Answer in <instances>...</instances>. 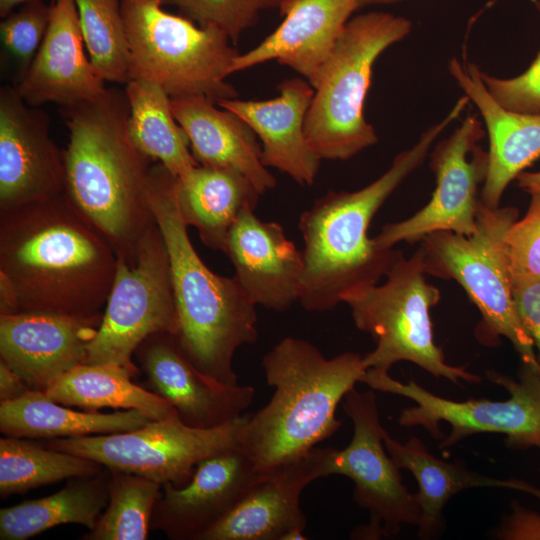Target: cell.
I'll return each instance as SVG.
<instances>
[{
  "label": "cell",
  "instance_id": "6da1fadb",
  "mask_svg": "<svg viewBox=\"0 0 540 540\" xmlns=\"http://www.w3.org/2000/svg\"><path fill=\"white\" fill-rule=\"evenodd\" d=\"M117 263L65 193L0 212V276L13 288L18 312L103 313Z\"/></svg>",
  "mask_w": 540,
  "mask_h": 540
},
{
  "label": "cell",
  "instance_id": "7a4b0ae2",
  "mask_svg": "<svg viewBox=\"0 0 540 540\" xmlns=\"http://www.w3.org/2000/svg\"><path fill=\"white\" fill-rule=\"evenodd\" d=\"M69 131L65 194L105 237L117 257L133 262L155 224L148 188L153 161L134 144L125 91L61 107Z\"/></svg>",
  "mask_w": 540,
  "mask_h": 540
},
{
  "label": "cell",
  "instance_id": "3957f363",
  "mask_svg": "<svg viewBox=\"0 0 540 540\" xmlns=\"http://www.w3.org/2000/svg\"><path fill=\"white\" fill-rule=\"evenodd\" d=\"M464 95L417 143L399 153L376 180L356 191H329L301 213L304 240L299 302L310 312L341 303L353 289L378 284L402 251L379 248L368 236L369 225L384 202L426 158L438 136L464 111Z\"/></svg>",
  "mask_w": 540,
  "mask_h": 540
},
{
  "label": "cell",
  "instance_id": "277c9868",
  "mask_svg": "<svg viewBox=\"0 0 540 540\" xmlns=\"http://www.w3.org/2000/svg\"><path fill=\"white\" fill-rule=\"evenodd\" d=\"M271 400L248 414L238 446L258 471L295 460L341 426L336 410L366 372L363 356L347 351L326 358L312 343L295 337L279 341L263 357Z\"/></svg>",
  "mask_w": 540,
  "mask_h": 540
},
{
  "label": "cell",
  "instance_id": "5b68a950",
  "mask_svg": "<svg viewBox=\"0 0 540 540\" xmlns=\"http://www.w3.org/2000/svg\"><path fill=\"white\" fill-rule=\"evenodd\" d=\"M177 178L152 165L148 199L166 244L179 329L177 338L191 362L221 382L237 384L235 352L258 338L256 304L235 276L212 272L188 235L177 201Z\"/></svg>",
  "mask_w": 540,
  "mask_h": 540
},
{
  "label": "cell",
  "instance_id": "8992f818",
  "mask_svg": "<svg viewBox=\"0 0 540 540\" xmlns=\"http://www.w3.org/2000/svg\"><path fill=\"white\" fill-rule=\"evenodd\" d=\"M404 17L369 12L349 19L314 86L304 131L311 149L327 160H348L378 137L363 114L376 59L411 32Z\"/></svg>",
  "mask_w": 540,
  "mask_h": 540
},
{
  "label": "cell",
  "instance_id": "52a82bcc",
  "mask_svg": "<svg viewBox=\"0 0 540 540\" xmlns=\"http://www.w3.org/2000/svg\"><path fill=\"white\" fill-rule=\"evenodd\" d=\"M426 275L419 247L409 258L399 255L383 284L343 295L341 303L350 308L355 326L375 342L374 349L363 356L364 365L366 369L389 372L395 363L408 361L455 384L461 380L479 383L480 376L448 364L434 341L430 310L438 304L440 291Z\"/></svg>",
  "mask_w": 540,
  "mask_h": 540
},
{
  "label": "cell",
  "instance_id": "ba28073f",
  "mask_svg": "<svg viewBox=\"0 0 540 540\" xmlns=\"http://www.w3.org/2000/svg\"><path fill=\"white\" fill-rule=\"evenodd\" d=\"M518 219L514 207L491 209L482 201L471 235L438 231L422 239L427 275L456 281L476 305V337L495 346L506 338L521 362L540 372L533 342L517 314L508 268L505 234Z\"/></svg>",
  "mask_w": 540,
  "mask_h": 540
},
{
  "label": "cell",
  "instance_id": "9c48e42d",
  "mask_svg": "<svg viewBox=\"0 0 540 540\" xmlns=\"http://www.w3.org/2000/svg\"><path fill=\"white\" fill-rule=\"evenodd\" d=\"M131 56L130 80L159 85L171 98L204 95L214 102L238 97L225 81L240 53L222 30L162 9L157 0H121Z\"/></svg>",
  "mask_w": 540,
  "mask_h": 540
},
{
  "label": "cell",
  "instance_id": "30bf717a",
  "mask_svg": "<svg viewBox=\"0 0 540 540\" xmlns=\"http://www.w3.org/2000/svg\"><path fill=\"white\" fill-rule=\"evenodd\" d=\"M486 376L508 390L509 398L455 401L435 395L415 381L403 383L377 369H367L360 382L372 390L413 400L416 406L401 411L399 425L423 427L441 440L440 449L479 433L504 434L510 448L540 449V372L522 363L518 380L493 370L486 371Z\"/></svg>",
  "mask_w": 540,
  "mask_h": 540
},
{
  "label": "cell",
  "instance_id": "8fae6325",
  "mask_svg": "<svg viewBox=\"0 0 540 540\" xmlns=\"http://www.w3.org/2000/svg\"><path fill=\"white\" fill-rule=\"evenodd\" d=\"M179 322L169 257L155 224L142 238L136 258L118 257L117 270L98 331L88 345L86 364L121 366L132 376L138 346L156 332L178 333Z\"/></svg>",
  "mask_w": 540,
  "mask_h": 540
},
{
  "label": "cell",
  "instance_id": "7c38bea8",
  "mask_svg": "<svg viewBox=\"0 0 540 540\" xmlns=\"http://www.w3.org/2000/svg\"><path fill=\"white\" fill-rule=\"evenodd\" d=\"M248 414L214 428L186 425L178 414L122 433L54 438L44 446L94 460L109 469L182 487L197 464L238 445Z\"/></svg>",
  "mask_w": 540,
  "mask_h": 540
},
{
  "label": "cell",
  "instance_id": "4fadbf2b",
  "mask_svg": "<svg viewBox=\"0 0 540 540\" xmlns=\"http://www.w3.org/2000/svg\"><path fill=\"white\" fill-rule=\"evenodd\" d=\"M343 409L352 420L351 442L342 450L329 447L327 476L343 475L354 483V500L369 511V522L352 538H393L403 525H417L420 508L416 494L403 484L400 469L384 445L376 395L351 389Z\"/></svg>",
  "mask_w": 540,
  "mask_h": 540
},
{
  "label": "cell",
  "instance_id": "5bb4252c",
  "mask_svg": "<svg viewBox=\"0 0 540 540\" xmlns=\"http://www.w3.org/2000/svg\"><path fill=\"white\" fill-rule=\"evenodd\" d=\"M484 136L476 115H467L448 138L435 146L430 168L436 187L430 201L409 218L386 224L373 238L379 248L422 241L438 231L461 235L475 232L481 202L478 188L484 184L488 168V153L477 144Z\"/></svg>",
  "mask_w": 540,
  "mask_h": 540
},
{
  "label": "cell",
  "instance_id": "9a60e30c",
  "mask_svg": "<svg viewBox=\"0 0 540 540\" xmlns=\"http://www.w3.org/2000/svg\"><path fill=\"white\" fill-rule=\"evenodd\" d=\"M64 150L49 135L47 115L15 87L0 90V212L65 193Z\"/></svg>",
  "mask_w": 540,
  "mask_h": 540
},
{
  "label": "cell",
  "instance_id": "2e32d148",
  "mask_svg": "<svg viewBox=\"0 0 540 540\" xmlns=\"http://www.w3.org/2000/svg\"><path fill=\"white\" fill-rule=\"evenodd\" d=\"M329 447L307 454L257 476L230 512L202 540H303L306 518L301 493L327 476Z\"/></svg>",
  "mask_w": 540,
  "mask_h": 540
},
{
  "label": "cell",
  "instance_id": "e0dca14e",
  "mask_svg": "<svg viewBox=\"0 0 540 540\" xmlns=\"http://www.w3.org/2000/svg\"><path fill=\"white\" fill-rule=\"evenodd\" d=\"M134 355L150 391L168 401L188 426L218 427L242 416L253 402L252 386L224 383L200 371L176 334H151Z\"/></svg>",
  "mask_w": 540,
  "mask_h": 540
},
{
  "label": "cell",
  "instance_id": "ac0fdd59",
  "mask_svg": "<svg viewBox=\"0 0 540 540\" xmlns=\"http://www.w3.org/2000/svg\"><path fill=\"white\" fill-rule=\"evenodd\" d=\"M258 474L237 445L199 462L182 487L164 484L151 518V530L171 540H202L239 501Z\"/></svg>",
  "mask_w": 540,
  "mask_h": 540
},
{
  "label": "cell",
  "instance_id": "d6986e66",
  "mask_svg": "<svg viewBox=\"0 0 540 540\" xmlns=\"http://www.w3.org/2000/svg\"><path fill=\"white\" fill-rule=\"evenodd\" d=\"M103 313L43 312L0 315V357L32 390L45 391L59 376L85 363Z\"/></svg>",
  "mask_w": 540,
  "mask_h": 540
},
{
  "label": "cell",
  "instance_id": "ffe728a7",
  "mask_svg": "<svg viewBox=\"0 0 540 540\" xmlns=\"http://www.w3.org/2000/svg\"><path fill=\"white\" fill-rule=\"evenodd\" d=\"M248 205L239 213L228 234L224 254L235 277L256 305L284 312L299 300L304 268L302 251L283 227L263 221Z\"/></svg>",
  "mask_w": 540,
  "mask_h": 540
},
{
  "label": "cell",
  "instance_id": "44dd1931",
  "mask_svg": "<svg viewBox=\"0 0 540 540\" xmlns=\"http://www.w3.org/2000/svg\"><path fill=\"white\" fill-rule=\"evenodd\" d=\"M74 0H54L46 35L15 88L26 104L71 107L96 100L107 90L84 51Z\"/></svg>",
  "mask_w": 540,
  "mask_h": 540
},
{
  "label": "cell",
  "instance_id": "7402d4cb",
  "mask_svg": "<svg viewBox=\"0 0 540 540\" xmlns=\"http://www.w3.org/2000/svg\"><path fill=\"white\" fill-rule=\"evenodd\" d=\"M282 23L253 49L239 53L230 75L276 60L314 88L350 16L356 0H283Z\"/></svg>",
  "mask_w": 540,
  "mask_h": 540
},
{
  "label": "cell",
  "instance_id": "603a6c76",
  "mask_svg": "<svg viewBox=\"0 0 540 540\" xmlns=\"http://www.w3.org/2000/svg\"><path fill=\"white\" fill-rule=\"evenodd\" d=\"M279 96L267 100H219L217 105L242 118L261 140V160L300 185H312L321 158L311 149L304 126L314 88L303 78L281 82Z\"/></svg>",
  "mask_w": 540,
  "mask_h": 540
},
{
  "label": "cell",
  "instance_id": "cb8c5ba5",
  "mask_svg": "<svg viewBox=\"0 0 540 540\" xmlns=\"http://www.w3.org/2000/svg\"><path fill=\"white\" fill-rule=\"evenodd\" d=\"M448 70L478 108L489 137L487 175L481 191L482 203L499 207L508 184L540 157V114H526L501 106L486 89L480 69L457 58Z\"/></svg>",
  "mask_w": 540,
  "mask_h": 540
},
{
  "label": "cell",
  "instance_id": "d4e9b609",
  "mask_svg": "<svg viewBox=\"0 0 540 540\" xmlns=\"http://www.w3.org/2000/svg\"><path fill=\"white\" fill-rule=\"evenodd\" d=\"M171 109L199 165L234 169L260 195L276 186L275 177L261 160L257 135L238 115L204 95L172 97Z\"/></svg>",
  "mask_w": 540,
  "mask_h": 540
},
{
  "label": "cell",
  "instance_id": "484cf974",
  "mask_svg": "<svg viewBox=\"0 0 540 540\" xmlns=\"http://www.w3.org/2000/svg\"><path fill=\"white\" fill-rule=\"evenodd\" d=\"M385 448L401 470H408L416 479L420 514L417 523L421 539H433L444 530L443 509L447 502L463 490L476 487H497L528 492L540 499V488L517 479H499L469 470L465 465L441 460L432 455L417 437L401 443L384 433Z\"/></svg>",
  "mask_w": 540,
  "mask_h": 540
},
{
  "label": "cell",
  "instance_id": "4316f807",
  "mask_svg": "<svg viewBox=\"0 0 540 540\" xmlns=\"http://www.w3.org/2000/svg\"><path fill=\"white\" fill-rule=\"evenodd\" d=\"M177 201L187 226L197 229L202 243L224 252L230 229L241 210L258 203L260 194L240 172L198 165L177 179Z\"/></svg>",
  "mask_w": 540,
  "mask_h": 540
},
{
  "label": "cell",
  "instance_id": "83f0119b",
  "mask_svg": "<svg viewBox=\"0 0 540 540\" xmlns=\"http://www.w3.org/2000/svg\"><path fill=\"white\" fill-rule=\"evenodd\" d=\"M64 406L43 391L30 390L20 398L0 402V431L18 438L54 439L128 432L152 420L136 409L105 414Z\"/></svg>",
  "mask_w": 540,
  "mask_h": 540
},
{
  "label": "cell",
  "instance_id": "f1b7e54d",
  "mask_svg": "<svg viewBox=\"0 0 540 540\" xmlns=\"http://www.w3.org/2000/svg\"><path fill=\"white\" fill-rule=\"evenodd\" d=\"M109 468L96 475L76 477L62 490L0 509V539L26 540L62 524L91 530L107 506Z\"/></svg>",
  "mask_w": 540,
  "mask_h": 540
},
{
  "label": "cell",
  "instance_id": "f546056e",
  "mask_svg": "<svg viewBox=\"0 0 540 540\" xmlns=\"http://www.w3.org/2000/svg\"><path fill=\"white\" fill-rule=\"evenodd\" d=\"M131 377L121 366L82 363L56 378L44 393L57 403L88 411L106 407L136 409L152 420L177 413L168 401L133 383Z\"/></svg>",
  "mask_w": 540,
  "mask_h": 540
},
{
  "label": "cell",
  "instance_id": "4dcf8cb0",
  "mask_svg": "<svg viewBox=\"0 0 540 540\" xmlns=\"http://www.w3.org/2000/svg\"><path fill=\"white\" fill-rule=\"evenodd\" d=\"M125 93L130 107V135L140 151L161 163L177 179L199 165L189 150L185 131L173 115L171 97L159 85L131 79Z\"/></svg>",
  "mask_w": 540,
  "mask_h": 540
},
{
  "label": "cell",
  "instance_id": "1f68e13d",
  "mask_svg": "<svg viewBox=\"0 0 540 540\" xmlns=\"http://www.w3.org/2000/svg\"><path fill=\"white\" fill-rule=\"evenodd\" d=\"M94 460L6 436L0 439V496L25 493L67 478L98 474Z\"/></svg>",
  "mask_w": 540,
  "mask_h": 540
},
{
  "label": "cell",
  "instance_id": "d6a6232c",
  "mask_svg": "<svg viewBox=\"0 0 540 540\" xmlns=\"http://www.w3.org/2000/svg\"><path fill=\"white\" fill-rule=\"evenodd\" d=\"M109 499L93 529L82 540H145L162 485L152 479L109 469Z\"/></svg>",
  "mask_w": 540,
  "mask_h": 540
},
{
  "label": "cell",
  "instance_id": "836d02e7",
  "mask_svg": "<svg viewBox=\"0 0 540 540\" xmlns=\"http://www.w3.org/2000/svg\"><path fill=\"white\" fill-rule=\"evenodd\" d=\"M89 59L104 80L126 84L131 56L121 0H74Z\"/></svg>",
  "mask_w": 540,
  "mask_h": 540
},
{
  "label": "cell",
  "instance_id": "e575fe53",
  "mask_svg": "<svg viewBox=\"0 0 540 540\" xmlns=\"http://www.w3.org/2000/svg\"><path fill=\"white\" fill-rule=\"evenodd\" d=\"M178 8L198 25L213 26L225 32L233 44L254 26L262 11L278 9L283 0H157Z\"/></svg>",
  "mask_w": 540,
  "mask_h": 540
},
{
  "label": "cell",
  "instance_id": "d590c367",
  "mask_svg": "<svg viewBox=\"0 0 540 540\" xmlns=\"http://www.w3.org/2000/svg\"><path fill=\"white\" fill-rule=\"evenodd\" d=\"M20 6L2 18L0 23L4 50L20 71L18 81L30 67L46 35L52 14V4L47 5L42 0H31Z\"/></svg>",
  "mask_w": 540,
  "mask_h": 540
},
{
  "label": "cell",
  "instance_id": "8d00e7d4",
  "mask_svg": "<svg viewBox=\"0 0 540 540\" xmlns=\"http://www.w3.org/2000/svg\"><path fill=\"white\" fill-rule=\"evenodd\" d=\"M511 284L540 279V194H532L529 208L505 234Z\"/></svg>",
  "mask_w": 540,
  "mask_h": 540
},
{
  "label": "cell",
  "instance_id": "74e56055",
  "mask_svg": "<svg viewBox=\"0 0 540 540\" xmlns=\"http://www.w3.org/2000/svg\"><path fill=\"white\" fill-rule=\"evenodd\" d=\"M540 12V0L535 1ZM490 95L504 108L526 114H540V51L528 69L517 77L501 79L480 71Z\"/></svg>",
  "mask_w": 540,
  "mask_h": 540
},
{
  "label": "cell",
  "instance_id": "f35d334b",
  "mask_svg": "<svg viewBox=\"0 0 540 540\" xmlns=\"http://www.w3.org/2000/svg\"><path fill=\"white\" fill-rule=\"evenodd\" d=\"M520 321L530 336L540 365V279L512 284Z\"/></svg>",
  "mask_w": 540,
  "mask_h": 540
},
{
  "label": "cell",
  "instance_id": "ab89813d",
  "mask_svg": "<svg viewBox=\"0 0 540 540\" xmlns=\"http://www.w3.org/2000/svg\"><path fill=\"white\" fill-rule=\"evenodd\" d=\"M494 536L501 540H540V514L513 502Z\"/></svg>",
  "mask_w": 540,
  "mask_h": 540
},
{
  "label": "cell",
  "instance_id": "60d3db41",
  "mask_svg": "<svg viewBox=\"0 0 540 540\" xmlns=\"http://www.w3.org/2000/svg\"><path fill=\"white\" fill-rule=\"evenodd\" d=\"M30 390L23 378L0 360V402L20 398Z\"/></svg>",
  "mask_w": 540,
  "mask_h": 540
},
{
  "label": "cell",
  "instance_id": "b9f144b4",
  "mask_svg": "<svg viewBox=\"0 0 540 540\" xmlns=\"http://www.w3.org/2000/svg\"><path fill=\"white\" fill-rule=\"evenodd\" d=\"M518 186L525 192L532 194H540V171L538 172H521L517 177Z\"/></svg>",
  "mask_w": 540,
  "mask_h": 540
},
{
  "label": "cell",
  "instance_id": "7bdbcfd3",
  "mask_svg": "<svg viewBox=\"0 0 540 540\" xmlns=\"http://www.w3.org/2000/svg\"><path fill=\"white\" fill-rule=\"evenodd\" d=\"M31 0H0V16L6 17L14 8Z\"/></svg>",
  "mask_w": 540,
  "mask_h": 540
},
{
  "label": "cell",
  "instance_id": "ee69618b",
  "mask_svg": "<svg viewBox=\"0 0 540 540\" xmlns=\"http://www.w3.org/2000/svg\"><path fill=\"white\" fill-rule=\"evenodd\" d=\"M358 9L373 6V5H388V4H394L398 2H402L404 0H356Z\"/></svg>",
  "mask_w": 540,
  "mask_h": 540
}]
</instances>
